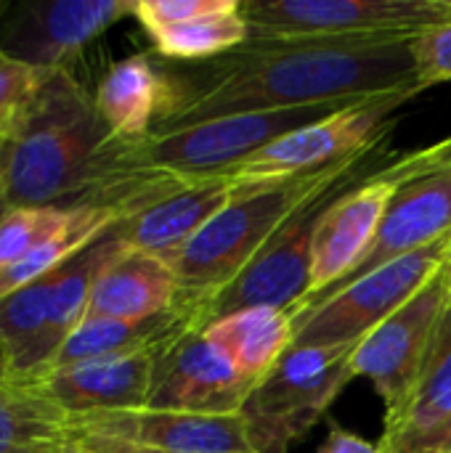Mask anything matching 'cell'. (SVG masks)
I'll list each match as a JSON object with an SVG mask.
<instances>
[{
    "label": "cell",
    "mask_w": 451,
    "mask_h": 453,
    "mask_svg": "<svg viewBox=\"0 0 451 453\" xmlns=\"http://www.w3.org/2000/svg\"><path fill=\"white\" fill-rule=\"evenodd\" d=\"M449 303L451 281L447 271H439L407 305L356 345L351 356L354 377H364L375 385L388 414H396L407 401Z\"/></svg>",
    "instance_id": "obj_9"
},
{
    "label": "cell",
    "mask_w": 451,
    "mask_h": 453,
    "mask_svg": "<svg viewBox=\"0 0 451 453\" xmlns=\"http://www.w3.org/2000/svg\"><path fill=\"white\" fill-rule=\"evenodd\" d=\"M66 453H165L157 449H146V446H136L120 438H109V435H96V433H80L72 430V441Z\"/></svg>",
    "instance_id": "obj_31"
},
{
    "label": "cell",
    "mask_w": 451,
    "mask_h": 453,
    "mask_svg": "<svg viewBox=\"0 0 451 453\" xmlns=\"http://www.w3.org/2000/svg\"><path fill=\"white\" fill-rule=\"evenodd\" d=\"M447 236H451V165L407 175L401 178L388 204V212L383 218L372 250L343 284L364 279L367 273L383 268L385 263L417 252L423 247H431Z\"/></svg>",
    "instance_id": "obj_16"
},
{
    "label": "cell",
    "mask_w": 451,
    "mask_h": 453,
    "mask_svg": "<svg viewBox=\"0 0 451 453\" xmlns=\"http://www.w3.org/2000/svg\"><path fill=\"white\" fill-rule=\"evenodd\" d=\"M11 210V204H8V199H5V194L0 191V220H3V215Z\"/></svg>",
    "instance_id": "obj_35"
},
{
    "label": "cell",
    "mask_w": 451,
    "mask_h": 453,
    "mask_svg": "<svg viewBox=\"0 0 451 453\" xmlns=\"http://www.w3.org/2000/svg\"><path fill=\"white\" fill-rule=\"evenodd\" d=\"M444 271H447V276H449V281H451V255L447 257V265H444Z\"/></svg>",
    "instance_id": "obj_37"
},
{
    "label": "cell",
    "mask_w": 451,
    "mask_h": 453,
    "mask_svg": "<svg viewBox=\"0 0 451 453\" xmlns=\"http://www.w3.org/2000/svg\"><path fill=\"white\" fill-rule=\"evenodd\" d=\"M239 0H133V16L146 32L173 24H186L202 16L237 11Z\"/></svg>",
    "instance_id": "obj_29"
},
{
    "label": "cell",
    "mask_w": 451,
    "mask_h": 453,
    "mask_svg": "<svg viewBox=\"0 0 451 453\" xmlns=\"http://www.w3.org/2000/svg\"><path fill=\"white\" fill-rule=\"evenodd\" d=\"M125 250H130V247L120 239L117 228H112L106 236H101L98 242H93L88 250H82L80 255H74L69 263H64L58 268V279H56V287H53L48 321H45L37 342L32 345V353H29L19 380L40 374L51 364V358L58 353V348L85 321L88 300H90V292H93L98 276Z\"/></svg>",
    "instance_id": "obj_20"
},
{
    "label": "cell",
    "mask_w": 451,
    "mask_h": 453,
    "mask_svg": "<svg viewBox=\"0 0 451 453\" xmlns=\"http://www.w3.org/2000/svg\"><path fill=\"white\" fill-rule=\"evenodd\" d=\"M415 74L423 90L451 80V19L420 32L412 40Z\"/></svg>",
    "instance_id": "obj_30"
},
{
    "label": "cell",
    "mask_w": 451,
    "mask_h": 453,
    "mask_svg": "<svg viewBox=\"0 0 451 453\" xmlns=\"http://www.w3.org/2000/svg\"><path fill=\"white\" fill-rule=\"evenodd\" d=\"M69 417L13 377L0 348V453H66Z\"/></svg>",
    "instance_id": "obj_22"
},
{
    "label": "cell",
    "mask_w": 451,
    "mask_h": 453,
    "mask_svg": "<svg viewBox=\"0 0 451 453\" xmlns=\"http://www.w3.org/2000/svg\"><path fill=\"white\" fill-rule=\"evenodd\" d=\"M451 255V236L396 257L383 268L338 287L314 305L295 313L290 348L359 345L375 326L407 305Z\"/></svg>",
    "instance_id": "obj_7"
},
{
    "label": "cell",
    "mask_w": 451,
    "mask_h": 453,
    "mask_svg": "<svg viewBox=\"0 0 451 453\" xmlns=\"http://www.w3.org/2000/svg\"><path fill=\"white\" fill-rule=\"evenodd\" d=\"M417 93H393L367 101H354L311 125H303L266 149L255 151L226 173L234 188L260 186L324 170L351 157L369 154L393 125V114Z\"/></svg>",
    "instance_id": "obj_8"
},
{
    "label": "cell",
    "mask_w": 451,
    "mask_h": 453,
    "mask_svg": "<svg viewBox=\"0 0 451 453\" xmlns=\"http://www.w3.org/2000/svg\"><path fill=\"white\" fill-rule=\"evenodd\" d=\"M69 427L165 453H255L239 414H186L144 406L72 417Z\"/></svg>",
    "instance_id": "obj_15"
},
{
    "label": "cell",
    "mask_w": 451,
    "mask_h": 453,
    "mask_svg": "<svg viewBox=\"0 0 451 453\" xmlns=\"http://www.w3.org/2000/svg\"><path fill=\"white\" fill-rule=\"evenodd\" d=\"M96 109L117 141L149 138L173 106V74L149 53L114 61L93 90Z\"/></svg>",
    "instance_id": "obj_17"
},
{
    "label": "cell",
    "mask_w": 451,
    "mask_h": 453,
    "mask_svg": "<svg viewBox=\"0 0 451 453\" xmlns=\"http://www.w3.org/2000/svg\"><path fill=\"white\" fill-rule=\"evenodd\" d=\"M117 141L74 72H53L5 141L3 194L11 207H74L125 178Z\"/></svg>",
    "instance_id": "obj_2"
},
{
    "label": "cell",
    "mask_w": 451,
    "mask_h": 453,
    "mask_svg": "<svg viewBox=\"0 0 451 453\" xmlns=\"http://www.w3.org/2000/svg\"><path fill=\"white\" fill-rule=\"evenodd\" d=\"M3 180H5V141H0V191H3Z\"/></svg>",
    "instance_id": "obj_34"
},
{
    "label": "cell",
    "mask_w": 451,
    "mask_h": 453,
    "mask_svg": "<svg viewBox=\"0 0 451 453\" xmlns=\"http://www.w3.org/2000/svg\"><path fill=\"white\" fill-rule=\"evenodd\" d=\"M77 215L74 207H11L0 220V271L56 239Z\"/></svg>",
    "instance_id": "obj_27"
},
{
    "label": "cell",
    "mask_w": 451,
    "mask_h": 453,
    "mask_svg": "<svg viewBox=\"0 0 451 453\" xmlns=\"http://www.w3.org/2000/svg\"><path fill=\"white\" fill-rule=\"evenodd\" d=\"M319 453H383L377 443L364 441L356 433H348L343 427H330L324 446L319 449Z\"/></svg>",
    "instance_id": "obj_33"
},
{
    "label": "cell",
    "mask_w": 451,
    "mask_h": 453,
    "mask_svg": "<svg viewBox=\"0 0 451 453\" xmlns=\"http://www.w3.org/2000/svg\"><path fill=\"white\" fill-rule=\"evenodd\" d=\"M253 388L255 382L239 374L202 329L186 326L157 356L146 409L239 414Z\"/></svg>",
    "instance_id": "obj_12"
},
{
    "label": "cell",
    "mask_w": 451,
    "mask_h": 453,
    "mask_svg": "<svg viewBox=\"0 0 451 453\" xmlns=\"http://www.w3.org/2000/svg\"><path fill=\"white\" fill-rule=\"evenodd\" d=\"M335 194L303 207L260 252L258 257L221 289L194 319V329H205L221 316L245 308H276L292 316L311 292V250L314 228L324 204Z\"/></svg>",
    "instance_id": "obj_11"
},
{
    "label": "cell",
    "mask_w": 451,
    "mask_h": 453,
    "mask_svg": "<svg viewBox=\"0 0 451 453\" xmlns=\"http://www.w3.org/2000/svg\"><path fill=\"white\" fill-rule=\"evenodd\" d=\"M234 194L237 188L226 175L189 183L173 196L122 220L117 226V234L130 250L149 252L167 263L197 231H202L234 199Z\"/></svg>",
    "instance_id": "obj_18"
},
{
    "label": "cell",
    "mask_w": 451,
    "mask_h": 453,
    "mask_svg": "<svg viewBox=\"0 0 451 453\" xmlns=\"http://www.w3.org/2000/svg\"><path fill=\"white\" fill-rule=\"evenodd\" d=\"M348 104L354 101L229 114L181 130L152 133L144 141L122 146L120 170L122 175H165L189 183L226 175L231 167L266 149L271 141L303 125H311Z\"/></svg>",
    "instance_id": "obj_4"
},
{
    "label": "cell",
    "mask_w": 451,
    "mask_h": 453,
    "mask_svg": "<svg viewBox=\"0 0 451 453\" xmlns=\"http://www.w3.org/2000/svg\"><path fill=\"white\" fill-rule=\"evenodd\" d=\"M247 42L412 40L451 19V0H245Z\"/></svg>",
    "instance_id": "obj_5"
},
{
    "label": "cell",
    "mask_w": 451,
    "mask_h": 453,
    "mask_svg": "<svg viewBox=\"0 0 451 453\" xmlns=\"http://www.w3.org/2000/svg\"><path fill=\"white\" fill-rule=\"evenodd\" d=\"M295 316L276 308H245L215 319L202 329L231 366L253 382H260L292 345Z\"/></svg>",
    "instance_id": "obj_21"
},
{
    "label": "cell",
    "mask_w": 451,
    "mask_h": 453,
    "mask_svg": "<svg viewBox=\"0 0 451 453\" xmlns=\"http://www.w3.org/2000/svg\"><path fill=\"white\" fill-rule=\"evenodd\" d=\"M383 453H451V414L436 427H431L428 433Z\"/></svg>",
    "instance_id": "obj_32"
},
{
    "label": "cell",
    "mask_w": 451,
    "mask_h": 453,
    "mask_svg": "<svg viewBox=\"0 0 451 453\" xmlns=\"http://www.w3.org/2000/svg\"><path fill=\"white\" fill-rule=\"evenodd\" d=\"M362 159H367V154L298 178L237 188L234 199L167 260L178 284L175 311L194 326L197 313L226 289L303 207L354 180Z\"/></svg>",
    "instance_id": "obj_3"
},
{
    "label": "cell",
    "mask_w": 451,
    "mask_h": 453,
    "mask_svg": "<svg viewBox=\"0 0 451 453\" xmlns=\"http://www.w3.org/2000/svg\"><path fill=\"white\" fill-rule=\"evenodd\" d=\"M8 8H11V0H0V21H3V16H5Z\"/></svg>",
    "instance_id": "obj_36"
},
{
    "label": "cell",
    "mask_w": 451,
    "mask_h": 453,
    "mask_svg": "<svg viewBox=\"0 0 451 453\" xmlns=\"http://www.w3.org/2000/svg\"><path fill=\"white\" fill-rule=\"evenodd\" d=\"M51 74V69L32 66L0 50V141L16 133Z\"/></svg>",
    "instance_id": "obj_28"
},
{
    "label": "cell",
    "mask_w": 451,
    "mask_h": 453,
    "mask_svg": "<svg viewBox=\"0 0 451 453\" xmlns=\"http://www.w3.org/2000/svg\"><path fill=\"white\" fill-rule=\"evenodd\" d=\"M178 300V284L170 265L149 252L125 250L98 276L85 321H144L170 313Z\"/></svg>",
    "instance_id": "obj_19"
},
{
    "label": "cell",
    "mask_w": 451,
    "mask_h": 453,
    "mask_svg": "<svg viewBox=\"0 0 451 453\" xmlns=\"http://www.w3.org/2000/svg\"><path fill=\"white\" fill-rule=\"evenodd\" d=\"M412 40L245 42L194 74H173V106L154 133L229 114L423 93Z\"/></svg>",
    "instance_id": "obj_1"
},
{
    "label": "cell",
    "mask_w": 451,
    "mask_h": 453,
    "mask_svg": "<svg viewBox=\"0 0 451 453\" xmlns=\"http://www.w3.org/2000/svg\"><path fill=\"white\" fill-rule=\"evenodd\" d=\"M356 345L290 348L276 366L255 382L239 417L255 453H287L354 380Z\"/></svg>",
    "instance_id": "obj_6"
},
{
    "label": "cell",
    "mask_w": 451,
    "mask_h": 453,
    "mask_svg": "<svg viewBox=\"0 0 451 453\" xmlns=\"http://www.w3.org/2000/svg\"><path fill=\"white\" fill-rule=\"evenodd\" d=\"M401 183V175L388 167L367 178L354 191L335 194L314 228L311 250V292L298 308H308L322 295L340 287L372 250L388 204Z\"/></svg>",
    "instance_id": "obj_13"
},
{
    "label": "cell",
    "mask_w": 451,
    "mask_h": 453,
    "mask_svg": "<svg viewBox=\"0 0 451 453\" xmlns=\"http://www.w3.org/2000/svg\"><path fill=\"white\" fill-rule=\"evenodd\" d=\"M167 340L133 350V353H122V356L48 369L21 382L32 393H37L40 398L61 409L69 419L82 417V414H96V411L144 409L149 398V385H152L157 356Z\"/></svg>",
    "instance_id": "obj_14"
},
{
    "label": "cell",
    "mask_w": 451,
    "mask_h": 453,
    "mask_svg": "<svg viewBox=\"0 0 451 453\" xmlns=\"http://www.w3.org/2000/svg\"><path fill=\"white\" fill-rule=\"evenodd\" d=\"M125 220L122 212H117L114 207H101V204H77V215L69 223L66 231H61L56 239H51L48 244L37 247L32 255H27L24 260L13 263L11 268L0 271V300L53 271H58L64 263H69L74 255H80L82 250H88L93 242H98L101 236H106L112 228H117Z\"/></svg>",
    "instance_id": "obj_25"
},
{
    "label": "cell",
    "mask_w": 451,
    "mask_h": 453,
    "mask_svg": "<svg viewBox=\"0 0 451 453\" xmlns=\"http://www.w3.org/2000/svg\"><path fill=\"white\" fill-rule=\"evenodd\" d=\"M157 53L178 61L197 58H218L247 42V21L242 16V5L229 13L202 16L186 24L159 27L149 32Z\"/></svg>",
    "instance_id": "obj_26"
},
{
    "label": "cell",
    "mask_w": 451,
    "mask_h": 453,
    "mask_svg": "<svg viewBox=\"0 0 451 453\" xmlns=\"http://www.w3.org/2000/svg\"><path fill=\"white\" fill-rule=\"evenodd\" d=\"M186 326H191L189 319L181 311H175V308L170 313H162V316H154V319H144V321H114V319L82 321L72 332V337L58 348V353L51 358V364L43 372L85 364V361H96V358L133 353V350L157 345V342L178 334Z\"/></svg>",
    "instance_id": "obj_24"
},
{
    "label": "cell",
    "mask_w": 451,
    "mask_h": 453,
    "mask_svg": "<svg viewBox=\"0 0 451 453\" xmlns=\"http://www.w3.org/2000/svg\"><path fill=\"white\" fill-rule=\"evenodd\" d=\"M451 414V303L444 311L433 342L428 348L425 364L396 414L385 417V433L380 441V451L396 449Z\"/></svg>",
    "instance_id": "obj_23"
},
{
    "label": "cell",
    "mask_w": 451,
    "mask_h": 453,
    "mask_svg": "<svg viewBox=\"0 0 451 453\" xmlns=\"http://www.w3.org/2000/svg\"><path fill=\"white\" fill-rule=\"evenodd\" d=\"M133 0H21L0 21V50L51 72H74L82 50L120 19Z\"/></svg>",
    "instance_id": "obj_10"
}]
</instances>
